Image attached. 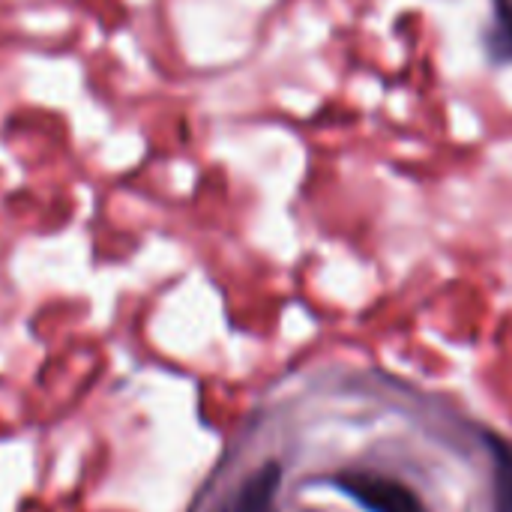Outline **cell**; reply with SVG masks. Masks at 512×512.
<instances>
[{
    "instance_id": "obj_3",
    "label": "cell",
    "mask_w": 512,
    "mask_h": 512,
    "mask_svg": "<svg viewBox=\"0 0 512 512\" xmlns=\"http://www.w3.org/2000/svg\"><path fill=\"white\" fill-rule=\"evenodd\" d=\"M495 456V512H512V447L492 438Z\"/></svg>"
},
{
    "instance_id": "obj_1",
    "label": "cell",
    "mask_w": 512,
    "mask_h": 512,
    "mask_svg": "<svg viewBox=\"0 0 512 512\" xmlns=\"http://www.w3.org/2000/svg\"><path fill=\"white\" fill-rule=\"evenodd\" d=\"M336 486L369 512H426L420 498L411 495V489H405L402 483L387 480V477L345 474L336 480Z\"/></svg>"
},
{
    "instance_id": "obj_4",
    "label": "cell",
    "mask_w": 512,
    "mask_h": 512,
    "mask_svg": "<svg viewBox=\"0 0 512 512\" xmlns=\"http://www.w3.org/2000/svg\"><path fill=\"white\" fill-rule=\"evenodd\" d=\"M504 30H507V36H510V42H512V9L510 6L504 9Z\"/></svg>"
},
{
    "instance_id": "obj_2",
    "label": "cell",
    "mask_w": 512,
    "mask_h": 512,
    "mask_svg": "<svg viewBox=\"0 0 512 512\" xmlns=\"http://www.w3.org/2000/svg\"><path fill=\"white\" fill-rule=\"evenodd\" d=\"M279 483V468L267 465L264 471H258L249 486L240 495V507L237 512H273V492Z\"/></svg>"
}]
</instances>
